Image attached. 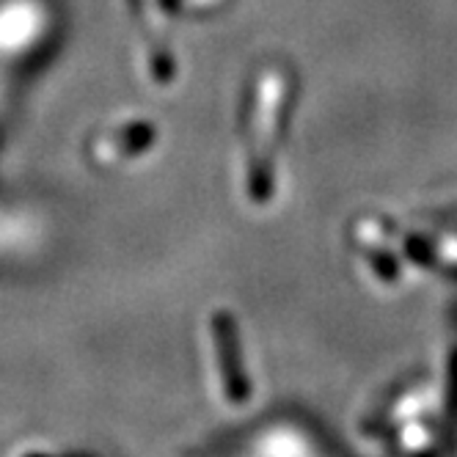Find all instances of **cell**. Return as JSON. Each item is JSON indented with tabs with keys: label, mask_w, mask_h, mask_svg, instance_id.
<instances>
[{
	"label": "cell",
	"mask_w": 457,
	"mask_h": 457,
	"mask_svg": "<svg viewBox=\"0 0 457 457\" xmlns=\"http://www.w3.org/2000/svg\"><path fill=\"white\" fill-rule=\"evenodd\" d=\"M215 345H218V358H220V372L228 383V388L235 391V395H243V378H240V370H237V339H235V328H232V320L226 314L223 317H215Z\"/></svg>",
	"instance_id": "1"
},
{
	"label": "cell",
	"mask_w": 457,
	"mask_h": 457,
	"mask_svg": "<svg viewBox=\"0 0 457 457\" xmlns=\"http://www.w3.org/2000/svg\"><path fill=\"white\" fill-rule=\"evenodd\" d=\"M449 424H452V433L457 430V350L452 355V370H449Z\"/></svg>",
	"instance_id": "2"
}]
</instances>
